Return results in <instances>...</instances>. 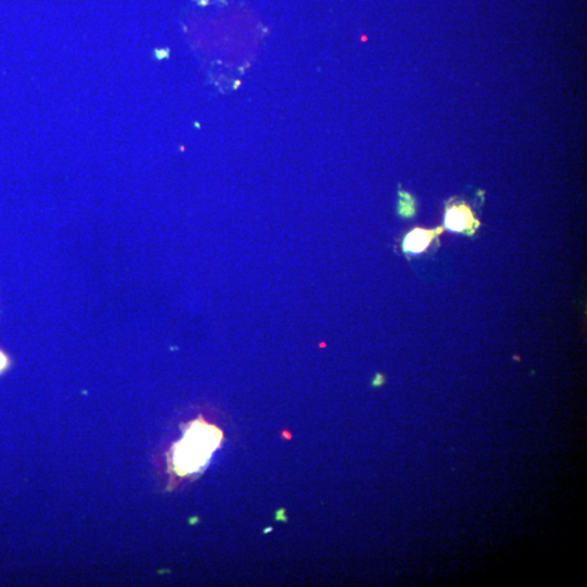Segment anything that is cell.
<instances>
[{"label": "cell", "instance_id": "1", "mask_svg": "<svg viewBox=\"0 0 587 587\" xmlns=\"http://www.w3.org/2000/svg\"><path fill=\"white\" fill-rule=\"evenodd\" d=\"M221 431L203 420L193 422L183 439L173 448L174 470L178 476H188L206 466L213 451L221 443Z\"/></svg>", "mask_w": 587, "mask_h": 587}, {"label": "cell", "instance_id": "2", "mask_svg": "<svg viewBox=\"0 0 587 587\" xmlns=\"http://www.w3.org/2000/svg\"><path fill=\"white\" fill-rule=\"evenodd\" d=\"M472 222V215L466 207H454L446 213L445 227L451 232L466 231Z\"/></svg>", "mask_w": 587, "mask_h": 587}, {"label": "cell", "instance_id": "3", "mask_svg": "<svg viewBox=\"0 0 587 587\" xmlns=\"http://www.w3.org/2000/svg\"><path fill=\"white\" fill-rule=\"evenodd\" d=\"M435 231L429 232L425 230H414L408 234L404 240V250L408 254L417 255L427 250L430 245L431 240L434 236Z\"/></svg>", "mask_w": 587, "mask_h": 587}, {"label": "cell", "instance_id": "4", "mask_svg": "<svg viewBox=\"0 0 587 587\" xmlns=\"http://www.w3.org/2000/svg\"><path fill=\"white\" fill-rule=\"evenodd\" d=\"M6 366H7V358L3 352H0V371H3Z\"/></svg>", "mask_w": 587, "mask_h": 587}]
</instances>
